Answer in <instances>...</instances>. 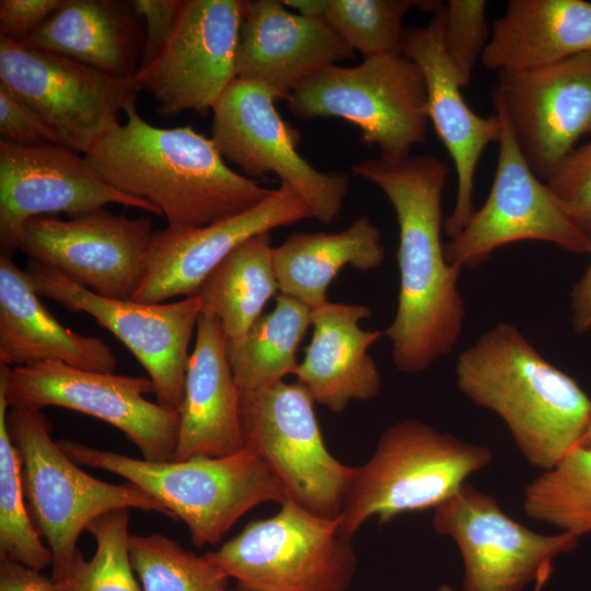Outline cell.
<instances>
[{
    "mask_svg": "<svg viewBox=\"0 0 591 591\" xmlns=\"http://www.w3.org/2000/svg\"><path fill=\"white\" fill-rule=\"evenodd\" d=\"M313 218L288 183L262 202L209 225L153 233L142 279L131 300L163 303L198 294L210 273L240 244L280 227Z\"/></svg>",
    "mask_w": 591,
    "mask_h": 591,
    "instance_id": "cell-20",
    "label": "cell"
},
{
    "mask_svg": "<svg viewBox=\"0 0 591 591\" xmlns=\"http://www.w3.org/2000/svg\"><path fill=\"white\" fill-rule=\"evenodd\" d=\"M437 591H453V589L449 584H442Z\"/></svg>",
    "mask_w": 591,
    "mask_h": 591,
    "instance_id": "cell-44",
    "label": "cell"
},
{
    "mask_svg": "<svg viewBox=\"0 0 591 591\" xmlns=\"http://www.w3.org/2000/svg\"><path fill=\"white\" fill-rule=\"evenodd\" d=\"M225 591H250V590H245V589L239 588L237 590H229V589H227Z\"/></svg>",
    "mask_w": 591,
    "mask_h": 591,
    "instance_id": "cell-45",
    "label": "cell"
},
{
    "mask_svg": "<svg viewBox=\"0 0 591 591\" xmlns=\"http://www.w3.org/2000/svg\"><path fill=\"white\" fill-rule=\"evenodd\" d=\"M205 556L250 591H347L357 567L338 517H320L287 497L274 515Z\"/></svg>",
    "mask_w": 591,
    "mask_h": 591,
    "instance_id": "cell-8",
    "label": "cell"
},
{
    "mask_svg": "<svg viewBox=\"0 0 591 591\" xmlns=\"http://www.w3.org/2000/svg\"><path fill=\"white\" fill-rule=\"evenodd\" d=\"M84 153L91 169L118 190L153 205L166 229L199 228L262 202L273 189L233 171L211 138L192 126L160 128L137 111V97Z\"/></svg>",
    "mask_w": 591,
    "mask_h": 591,
    "instance_id": "cell-2",
    "label": "cell"
},
{
    "mask_svg": "<svg viewBox=\"0 0 591 591\" xmlns=\"http://www.w3.org/2000/svg\"><path fill=\"white\" fill-rule=\"evenodd\" d=\"M355 50L322 19L291 12L279 0L244 1L236 78L287 97L304 81Z\"/></svg>",
    "mask_w": 591,
    "mask_h": 591,
    "instance_id": "cell-22",
    "label": "cell"
},
{
    "mask_svg": "<svg viewBox=\"0 0 591 591\" xmlns=\"http://www.w3.org/2000/svg\"><path fill=\"white\" fill-rule=\"evenodd\" d=\"M314 401L299 382L240 391L245 448L256 453L286 497L324 518L340 514L354 467L326 448Z\"/></svg>",
    "mask_w": 591,
    "mask_h": 591,
    "instance_id": "cell-9",
    "label": "cell"
},
{
    "mask_svg": "<svg viewBox=\"0 0 591 591\" xmlns=\"http://www.w3.org/2000/svg\"><path fill=\"white\" fill-rule=\"evenodd\" d=\"M196 331L177 408L178 437L173 461L228 456L245 449L240 390L227 357L221 322L212 314L200 313Z\"/></svg>",
    "mask_w": 591,
    "mask_h": 591,
    "instance_id": "cell-23",
    "label": "cell"
},
{
    "mask_svg": "<svg viewBox=\"0 0 591 591\" xmlns=\"http://www.w3.org/2000/svg\"><path fill=\"white\" fill-rule=\"evenodd\" d=\"M384 258L381 233L367 216L336 233H294L274 247L279 293L311 310L328 301L327 289L343 268L369 271L380 267Z\"/></svg>",
    "mask_w": 591,
    "mask_h": 591,
    "instance_id": "cell-28",
    "label": "cell"
},
{
    "mask_svg": "<svg viewBox=\"0 0 591 591\" xmlns=\"http://www.w3.org/2000/svg\"><path fill=\"white\" fill-rule=\"evenodd\" d=\"M9 403L0 380V559H10L43 570L54 557L31 519L18 451L8 429Z\"/></svg>",
    "mask_w": 591,
    "mask_h": 591,
    "instance_id": "cell-33",
    "label": "cell"
},
{
    "mask_svg": "<svg viewBox=\"0 0 591 591\" xmlns=\"http://www.w3.org/2000/svg\"><path fill=\"white\" fill-rule=\"evenodd\" d=\"M130 1L66 0L23 44L58 54L117 78H132L144 32Z\"/></svg>",
    "mask_w": 591,
    "mask_h": 591,
    "instance_id": "cell-27",
    "label": "cell"
},
{
    "mask_svg": "<svg viewBox=\"0 0 591 591\" xmlns=\"http://www.w3.org/2000/svg\"><path fill=\"white\" fill-rule=\"evenodd\" d=\"M130 559L142 591H225L229 577L205 555L159 534L131 535Z\"/></svg>",
    "mask_w": 591,
    "mask_h": 591,
    "instance_id": "cell-34",
    "label": "cell"
},
{
    "mask_svg": "<svg viewBox=\"0 0 591 591\" xmlns=\"http://www.w3.org/2000/svg\"><path fill=\"white\" fill-rule=\"evenodd\" d=\"M494 182L484 205L444 244L449 264L475 268L499 247L544 241L577 254L591 252V236L566 215L545 182L528 165L505 115Z\"/></svg>",
    "mask_w": 591,
    "mask_h": 591,
    "instance_id": "cell-15",
    "label": "cell"
},
{
    "mask_svg": "<svg viewBox=\"0 0 591 591\" xmlns=\"http://www.w3.org/2000/svg\"><path fill=\"white\" fill-rule=\"evenodd\" d=\"M153 233L149 217L131 219L104 208L68 220L37 216L26 221L19 250L99 296L131 300Z\"/></svg>",
    "mask_w": 591,
    "mask_h": 591,
    "instance_id": "cell-16",
    "label": "cell"
},
{
    "mask_svg": "<svg viewBox=\"0 0 591 591\" xmlns=\"http://www.w3.org/2000/svg\"><path fill=\"white\" fill-rule=\"evenodd\" d=\"M9 407L58 406L104 420L125 433L143 460H174L178 412L144 395L154 393L149 378L117 375L46 361L23 367L0 363Z\"/></svg>",
    "mask_w": 591,
    "mask_h": 591,
    "instance_id": "cell-10",
    "label": "cell"
},
{
    "mask_svg": "<svg viewBox=\"0 0 591 591\" xmlns=\"http://www.w3.org/2000/svg\"><path fill=\"white\" fill-rule=\"evenodd\" d=\"M351 170L376 185L394 208L399 291L395 317L384 335L399 371L422 372L452 351L465 317L457 288L462 270L448 263L441 241L449 166L433 155H415L398 161L367 159Z\"/></svg>",
    "mask_w": 591,
    "mask_h": 591,
    "instance_id": "cell-1",
    "label": "cell"
},
{
    "mask_svg": "<svg viewBox=\"0 0 591 591\" xmlns=\"http://www.w3.org/2000/svg\"><path fill=\"white\" fill-rule=\"evenodd\" d=\"M1 140L19 144L63 146L45 120L24 101L0 84Z\"/></svg>",
    "mask_w": 591,
    "mask_h": 591,
    "instance_id": "cell-38",
    "label": "cell"
},
{
    "mask_svg": "<svg viewBox=\"0 0 591 591\" xmlns=\"http://www.w3.org/2000/svg\"><path fill=\"white\" fill-rule=\"evenodd\" d=\"M371 315L362 304L327 301L312 310L313 335L294 375L315 403L341 413L351 401H369L381 391V376L369 354L383 335L364 331L360 322Z\"/></svg>",
    "mask_w": 591,
    "mask_h": 591,
    "instance_id": "cell-24",
    "label": "cell"
},
{
    "mask_svg": "<svg viewBox=\"0 0 591 591\" xmlns=\"http://www.w3.org/2000/svg\"><path fill=\"white\" fill-rule=\"evenodd\" d=\"M279 291L269 232L235 247L206 278L200 313L217 316L228 339L243 337Z\"/></svg>",
    "mask_w": 591,
    "mask_h": 591,
    "instance_id": "cell-29",
    "label": "cell"
},
{
    "mask_svg": "<svg viewBox=\"0 0 591 591\" xmlns=\"http://www.w3.org/2000/svg\"><path fill=\"white\" fill-rule=\"evenodd\" d=\"M184 0H132L135 13L144 20V44L139 69L150 65L167 44ZM137 70V71H138Z\"/></svg>",
    "mask_w": 591,
    "mask_h": 591,
    "instance_id": "cell-39",
    "label": "cell"
},
{
    "mask_svg": "<svg viewBox=\"0 0 591 591\" xmlns=\"http://www.w3.org/2000/svg\"><path fill=\"white\" fill-rule=\"evenodd\" d=\"M244 0H184L173 33L158 57L134 80L165 117L207 115L236 78L235 59Z\"/></svg>",
    "mask_w": 591,
    "mask_h": 591,
    "instance_id": "cell-17",
    "label": "cell"
},
{
    "mask_svg": "<svg viewBox=\"0 0 591 591\" xmlns=\"http://www.w3.org/2000/svg\"><path fill=\"white\" fill-rule=\"evenodd\" d=\"M296 12L325 21L363 58L402 54L403 20L412 0H283Z\"/></svg>",
    "mask_w": 591,
    "mask_h": 591,
    "instance_id": "cell-31",
    "label": "cell"
},
{
    "mask_svg": "<svg viewBox=\"0 0 591 591\" xmlns=\"http://www.w3.org/2000/svg\"><path fill=\"white\" fill-rule=\"evenodd\" d=\"M7 422L19 454L31 519L54 557L55 583L67 576L79 552L80 533L100 515L119 509H140L171 517L138 486L129 482L109 484L81 470L53 440V426L40 409L12 407Z\"/></svg>",
    "mask_w": 591,
    "mask_h": 591,
    "instance_id": "cell-6",
    "label": "cell"
},
{
    "mask_svg": "<svg viewBox=\"0 0 591 591\" xmlns=\"http://www.w3.org/2000/svg\"><path fill=\"white\" fill-rule=\"evenodd\" d=\"M491 461L487 447L417 419L399 420L383 430L372 456L354 467L339 530L351 540L370 518L383 524L405 512L434 510Z\"/></svg>",
    "mask_w": 591,
    "mask_h": 591,
    "instance_id": "cell-5",
    "label": "cell"
},
{
    "mask_svg": "<svg viewBox=\"0 0 591 591\" xmlns=\"http://www.w3.org/2000/svg\"><path fill=\"white\" fill-rule=\"evenodd\" d=\"M0 84L32 107L61 143L86 153L139 91L79 61L0 36Z\"/></svg>",
    "mask_w": 591,
    "mask_h": 591,
    "instance_id": "cell-13",
    "label": "cell"
},
{
    "mask_svg": "<svg viewBox=\"0 0 591 591\" xmlns=\"http://www.w3.org/2000/svg\"><path fill=\"white\" fill-rule=\"evenodd\" d=\"M523 511L577 537L591 532V448L576 447L524 490Z\"/></svg>",
    "mask_w": 591,
    "mask_h": 591,
    "instance_id": "cell-32",
    "label": "cell"
},
{
    "mask_svg": "<svg viewBox=\"0 0 591 591\" xmlns=\"http://www.w3.org/2000/svg\"><path fill=\"white\" fill-rule=\"evenodd\" d=\"M570 309L575 331L578 333L591 331V260L582 278L572 288Z\"/></svg>",
    "mask_w": 591,
    "mask_h": 591,
    "instance_id": "cell-42",
    "label": "cell"
},
{
    "mask_svg": "<svg viewBox=\"0 0 591 591\" xmlns=\"http://www.w3.org/2000/svg\"><path fill=\"white\" fill-rule=\"evenodd\" d=\"M486 7L485 0H449L443 8V45L462 88L468 85L490 38Z\"/></svg>",
    "mask_w": 591,
    "mask_h": 591,
    "instance_id": "cell-36",
    "label": "cell"
},
{
    "mask_svg": "<svg viewBox=\"0 0 591 591\" xmlns=\"http://www.w3.org/2000/svg\"><path fill=\"white\" fill-rule=\"evenodd\" d=\"M299 119L339 117L355 124L367 146L391 161L410 157L427 140L428 96L419 66L403 54L363 58L354 67L332 65L287 97Z\"/></svg>",
    "mask_w": 591,
    "mask_h": 591,
    "instance_id": "cell-7",
    "label": "cell"
},
{
    "mask_svg": "<svg viewBox=\"0 0 591 591\" xmlns=\"http://www.w3.org/2000/svg\"><path fill=\"white\" fill-rule=\"evenodd\" d=\"M278 95L255 81L235 78L212 108L211 140L221 157L247 176L276 174L323 224L339 217L349 176L322 172L297 150L299 134L275 107Z\"/></svg>",
    "mask_w": 591,
    "mask_h": 591,
    "instance_id": "cell-11",
    "label": "cell"
},
{
    "mask_svg": "<svg viewBox=\"0 0 591 591\" xmlns=\"http://www.w3.org/2000/svg\"><path fill=\"white\" fill-rule=\"evenodd\" d=\"M12 256L0 254V363L12 368L56 361L114 373L117 359L102 339L72 332L44 306Z\"/></svg>",
    "mask_w": 591,
    "mask_h": 591,
    "instance_id": "cell-25",
    "label": "cell"
},
{
    "mask_svg": "<svg viewBox=\"0 0 591 591\" xmlns=\"http://www.w3.org/2000/svg\"><path fill=\"white\" fill-rule=\"evenodd\" d=\"M0 591H60L51 577L23 564L0 559Z\"/></svg>",
    "mask_w": 591,
    "mask_h": 591,
    "instance_id": "cell-41",
    "label": "cell"
},
{
    "mask_svg": "<svg viewBox=\"0 0 591 591\" xmlns=\"http://www.w3.org/2000/svg\"><path fill=\"white\" fill-rule=\"evenodd\" d=\"M455 376L459 390L497 414L522 455L542 471L578 447L589 425L588 394L512 324L495 325L463 350Z\"/></svg>",
    "mask_w": 591,
    "mask_h": 591,
    "instance_id": "cell-3",
    "label": "cell"
},
{
    "mask_svg": "<svg viewBox=\"0 0 591 591\" xmlns=\"http://www.w3.org/2000/svg\"><path fill=\"white\" fill-rule=\"evenodd\" d=\"M25 271L39 297L89 314L113 333L147 371L158 403L179 407L189 341L200 315L198 294L172 303H143L99 296L34 260Z\"/></svg>",
    "mask_w": 591,
    "mask_h": 591,
    "instance_id": "cell-14",
    "label": "cell"
},
{
    "mask_svg": "<svg viewBox=\"0 0 591 591\" xmlns=\"http://www.w3.org/2000/svg\"><path fill=\"white\" fill-rule=\"evenodd\" d=\"M58 444L79 465L116 474L151 495L186 524L197 547L217 544L256 506L286 498L278 479L247 448L228 456L150 462L69 440Z\"/></svg>",
    "mask_w": 591,
    "mask_h": 591,
    "instance_id": "cell-4",
    "label": "cell"
},
{
    "mask_svg": "<svg viewBox=\"0 0 591 591\" xmlns=\"http://www.w3.org/2000/svg\"><path fill=\"white\" fill-rule=\"evenodd\" d=\"M493 91L533 173L547 181L591 134V53L526 71H499Z\"/></svg>",
    "mask_w": 591,
    "mask_h": 591,
    "instance_id": "cell-19",
    "label": "cell"
},
{
    "mask_svg": "<svg viewBox=\"0 0 591 591\" xmlns=\"http://www.w3.org/2000/svg\"><path fill=\"white\" fill-rule=\"evenodd\" d=\"M589 53L591 2L509 0L503 15L494 21L480 60L497 72H518Z\"/></svg>",
    "mask_w": 591,
    "mask_h": 591,
    "instance_id": "cell-26",
    "label": "cell"
},
{
    "mask_svg": "<svg viewBox=\"0 0 591 591\" xmlns=\"http://www.w3.org/2000/svg\"><path fill=\"white\" fill-rule=\"evenodd\" d=\"M108 204L161 217L149 201L102 179L84 155L68 147L0 141V254L13 256L31 218L57 212L72 218Z\"/></svg>",
    "mask_w": 591,
    "mask_h": 591,
    "instance_id": "cell-18",
    "label": "cell"
},
{
    "mask_svg": "<svg viewBox=\"0 0 591 591\" xmlns=\"http://www.w3.org/2000/svg\"><path fill=\"white\" fill-rule=\"evenodd\" d=\"M65 2L66 0H1L0 36L23 42Z\"/></svg>",
    "mask_w": 591,
    "mask_h": 591,
    "instance_id": "cell-40",
    "label": "cell"
},
{
    "mask_svg": "<svg viewBox=\"0 0 591 591\" xmlns=\"http://www.w3.org/2000/svg\"><path fill=\"white\" fill-rule=\"evenodd\" d=\"M443 8L441 2L426 26L405 27L401 53L422 71L429 120L455 166V202L443 223L445 233L453 237L476 210L473 204L476 167L485 148L498 142L502 124L497 113L479 116L463 99L457 72L443 45Z\"/></svg>",
    "mask_w": 591,
    "mask_h": 591,
    "instance_id": "cell-21",
    "label": "cell"
},
{
    "mask_svg": "<svg viewBox=\"0 0 591 591\" xmlns=\"http://www.w3.org/2000/svg\"><path fill=\"white\" fill-rule=\"evenodd\" d=\"M86 531L96 542L94 555L85 560L79 551L60 591H141L130 559L129 509L106 512L93 520Z\"/></svg>",
    "mask_w": 591,
    "mask_h": 591,
    "instance_id": "cell-35",
    "label": "cell"
},
{
    "mask_svg": "<svg viewBox=\"0 0 591 591\" xmlns=\"http://www.w3.org/2000/svg\"><path fill=\"white\" fill-rule=\"evenodd\" d=\"M312 310L279 293L274 309L239 339L227 338V357L240 391L283 381L294 374L299 345L311 325Z\"/></svg>",
    "mask_w": 591,
    "mask_h": 591,
    "instance_id": "cell-30",
    "label": "cell"
},
{
    "mask_svg": "<svg viewBox=\"0 0 591 591\" xmlns=\"http://www.w3.org/2000/svg\"><path fill=\"white\" fill-rule=\"evenodd\" d=\"M545 183L566 215L591 236V141L572 150Z\"/></svg>",
    "mask_w": 591,
    "mask_h": 591,
    "instance_id": "cell-37",
    "label": "cell"
},
{
    "mask_svg": "<svg viewBox=\"0 0 591 591\" xmlns=\"http://www.w3.org/2000/svg\"><path fill=\"white\" fill-rule=\"evenodd\" d=\"M432 528L452 538L462 556V591H523L542 588L554 559L571 552L569 533L541 534L509 517L496 498L465 483L433 510Z\"/></svg>",
    "mask_w": 591,
    "mask_h": 591,
    "instance_id": "cell-12",
    "label": "cell"
},
{
    "mask_svg": "<svg viewBox=\"0 0 591 591\" xmlns=\"http://www.w3.org/2000/svg\"><path fill=\"white\" fill-rule=\"evenodd\" d=\"M578 447H589L591 448V417H590V421H589V425L587 427V430L579 443Z\"/></svg>",
    "mask_w": 591,
    "mask_h": 591,
    "instance_id": "cell-43",
    "label": "cell"
}]
</instances>
